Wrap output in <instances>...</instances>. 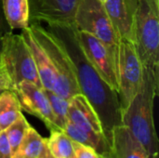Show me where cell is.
<instances>
[{"mask_svg": "<svg viewBox=\"0 0 159 158\" xmlns=\"http://www.w3.org/2000/svg\"><path fill=\"white\" fill-rule=\"evenodd\" d=\"M42 24L55 36L67 53L80 92L97 114L102 133L112 146L113 131L122 125V106L117 92L104 81L87 58L74 24Z\"/></svg>", "mask_w": 159, "mask_h": 158, "instance_id": "1", "label": "cell"}, {"mask_svg": "<svg viewBox=\"0 0 159 158\" xmlns=\"http://www.w3.org/2000/svg\"><path fill=\"white\" fill-rule=\"evenodd\" d=\"M159 78L143 68V78L138 93L122 110V125L142 143L150 158H157L158 140L154 123V100L157 96Z\"/></svg>", "mask_w": 159, "mask_h": 158, "instance_id": "2", "label": "cell"}, {"mask_svg": "<svg viewBox=\"0 0 159 158\" xmlns=\"http://www.w3.org/2000/svg\"><path fill=\"white\" fill-rule=\"evenodd\" d=\"M134 44L143 67L159 78L158 0H138Z\"/></svg>", "mask_w": 159, "mask_h": 158, "instance_id": "3", "label": "cell"}, {"mask_svg": "<svg viewBox=\"0 0 159 158\" xmlns=\"http://www.w3.org/2000/svg\"><path fill=\"white\" fill-rule=\"evenodd\" d=\"M0 63L10 80L11 89L22 81L42 88L34 57L21 34L7 32L2 35Z\"/></svg>", "mask_w": 159, "mask_h": 158, "instance_id": "4", "label": "cell"}, {"mask_svg": "<svg viewBox=\"0 0 159 158\" xmlns=\"http://www.w3.org/2000/svg\"><path fill=\"white\" fill-rule=\"evenodd\" d=\"M74 25L78 31L89 33L101 40L116 61L120 37L101 1L80 0L75 11Z\"/></svg>", "mask_w": 159, "mask_h": 158, "instance_id": "5", "label": "cell"}, {"mask_svg": "<svg viewBox=\"0 0 159 158\" xmlns=\"http://www.w3.org/2000/svg\"><path fill=\"white\" fill-rule=\"evenodd\" d=\"M29 28L39 45L49 57L58 73L61 88V97L71 100L76 94L81 93L75 79L73 64L62 46L42 23L35 21L30 22Z\"/></svg>", "mask_w": 159, "mask_h": 158, "instance_id": "6", "label": "cell"}, {"mask_svg": "<svg viewBox=\"0 0 159 158\" xmlns=\"http://www.w3.org/2000/svg\"><path fill=\"white\" fill-rule=\"evenodd\" d=\"M116 64L118 96L123 110L138 93L143 78V67L134 42L119 39Z\"/></svg>", "mask_w": 159, "mask_h": 158, "instance_id": "7", "label": "cell"}, {"mask_svg": "<svg viewBox=\"0 0 159 158\" xmlns=\"http://www.w3.org/2000/svg\"><path fill=\"white\" fill-rule=\"evenodd\" d=\"M79 43L94 68L104 81L118 94L116 60L107 47L92 34L76 29Z\"/></svg>", "mask_w": 159, "mask_h": 158, "instance_id": "8", "label": "cell"}, {"mask_svg": "<svg viewBox=\"0 0 159 158\" xmlns=\"http://www.w3.org/2000/svg\"><path fill=\"white\" fill-rule=\"evenodd\" d=\"M12 90L20 102L21 110L39 118L50 131L58 129L49 102L42 88L29 81H22Z\"/></svg>", "mask_w": 159, "mask_h": 158, "instance_id": "9", "label": "cell"}, {"mask_svg": "<svg viewBox=\"0 0 159 158\" xmlns=\"http://www.w3.org/2000/svg\"><path fill=\"white\" fill-rule=\"evenodd\" d=\"M30 22L74 24L80 0H28ZM29 22V23H30Z\"/></svg>", "mask_w": 159, "mask_h": 158, "instance_id": "10", "label": "cell"}, {"mask_svg": "<svg viewBox=\"0 0 159 158\" xmlns=\"http://www.w3.org/2000/svg\"><path fill=\"white\" fill-rule=\"evenodd\" d=\"M20 34L25 40L34 57L42 88L44 89L53 91L58 95L61 96L60 78L49 57L42 48V47L39 45V43L32 34L29 27L22 29Z\"/></svg>", "mask_w": 159, "mask_h": 158, "instance_id": "11", "label": "cell"}, {"mask_svg": "<svg viewBox=\"0 0 159 158\" xmlns=\"http://www.w3.org/2000/svg\"><path fill=\"white\" fill-rule=\"evenodd\" d=\"M103 5L119 37L134 42L138 0H106Z\"/></svg>", "mask_w": 159, "mask_h": 158, "instance_id": "12", "label": "cell"}, {"mask_svg": "<svg viewBox=\"0 0 159 158\" xmlns=\"http://www.w3.org/2000/svg\"><path fill=\"white\" fill-rule=\"evenodd\" d=\"M68 120L83 130L102 133V125L97 114L86 97L81 93L76 94L70 100Z\"/></svg>", "mask_w": 159, "mask_h": 158, "instance_id": "13", "label": "cell"}, {"mask_svg": "<svg viewBox=\"0 0 159 158\" xmlns=\"http://www.w3.org/2000/svg\"><path fill=\"white\" fill-rule=\"evenodd\" d=\"M112 150L114 158H150L142 143L123 125L113 131Z\"/></svg>", "mask_w": 159, "mask_h": 158, "instance_id": "14", "label": "cell"}, {"mask_svg": "<svg viewBox=\"0 0 159 158\" xmlns=\"http://www.w3.org/2000/svg\"><path fill=\"white\" fill-rule=\"evenodd\" d=\"M63 132L73 141L92 148L100 158H114L112 146L103 133L89 132L81 129L68 120Z\"/></svg>", "mask_w": 159, "mask_h": 158, "instance_id": "15", "label": "cell"}, {"mask_svg": "<svg viewBox=\"0 0 159 158\" xmlns=\"http://www.w3.org/2000/svg\"><path fill=\"white\" fill-rule=\"evenodd\" d=\"M3 12L10 29L29 27L30 10L28 0H2Z\"/></svg>", "mask_w": 159, "mask_h": 158, "instance_id": "16", "label": "cell"}, {"mask_svg": "<svg viewBox=\"0 0 159 158\" xmlns=\"http://www.w3.org/2000/svg\"><path fill=\"white\" fill-rule=\"evenodd\" d=\"M45 147L46 139L30 127L17 150L13 153L12 158H40Z\"/></svg>", "mask_w": 159, "mask_h": 158, "instance_id": "17", "label": "cell"}, {"mask_svg": "<svg viewBox=\"0 0 159 158\" xmlns=\"http://www.w3.org/2000/svg\"><path fill=\"white\" fill-rule=\"evenodd\" d=\"M21 114L20 102L12 89H6L0 95V128L5 130Z\"/></svg>", "mask_w": 159, "mask_h": 158, "instance_id": "18", "label": "cell"}, {"mask_svg": "<svg viewBox=\"0 0 159 158\" xmlns=\"http://www.w3.org/2000/svg\"><path fill=\"white\" fill-rule=\"evenodd\" d=\"M46 145L49 153L55 158L75 157L73 142L61 130H51L48 139H46Z\"/></svg>", "mask_w": 159, "mask_h": 158, "instance_id": "19", "label": "cell"}, {"mask_svg": "<svg viewBox=\"0 0 159 158\" xmlns=\"http://www.w3.org/2000/svg\"><path fill=\"white\" fill-rule=\"evenodd\" d=\"M43 90L49 102L51 111L55 118L56 127L59 130L63 131L68 122V107L70 100L65 99L53 91L44 88Z\"/></svg>", "mask_w": 159, "mask_h": 158, "instance_id": "20", "label": "cell"}, {"mask_svg": "<svg viewBox=\"0 0 159 158\" xmlns=\"http://www.w3.org/2000/svg\"><path fill=\"white\" fill-rule=\"evenodd\" d=\"M30 127H31L30 124L28 123L27 119L21 113L20 115V116L10 126H8L4 130L6 133V136L7 138L8 143L10 145L12 155L17 150L19 144L22 141L23 137L25 136V134Z\"/></svg>", "mask_w": 159, "mask_h": 158, "instance_id": "21", "label": "cell"}, {"mask_svg": "<svg viewBox=\"0 0 159 158\" xmlns=\"http://www.w3.org/2000/svg\"><path fill=\"white\" fill-rule=\"evenodd\" d=\"M73 149L75 158H100L99 155L92 148L81 143L73 142Z\"/></svg>", "mask_w": 159, "mask_h": 158, "instance_id": "22", "label": "cell"}, {"mask_svg": "<svg viewBox=\"0 0 159 158\" xmlns=\"http://www.w3.org/2000/svg\"><path fill=\"white\" fill-rule=\"evenodd\" d=\"M0 158H12V151L4 130L0 133Z\"/></svg>", "mask_w": 159, "mask_h": 158, "instance_id": "23", "label": "cell"}, {"mask_svg": "<svg viewBox=\"0 0 159 158\" xmlns=\"http://www.w3.org/2000/svg\"><path fill=\"white\" fill-rule=\"evenodd\" d=\"M0 88L11 89L10 80L7 76V74L4 66L1 63H0Z\"/></svg>", "mask_w": 159, "mask_h": 158, "instance_id": "24", "label": "cell"}, {"mask_svg": "<svg viewBox=\"0 0 159 158\" xmlns=\"http://www.w3.org/2000/svg\"><path fill=\"white\" fill-rule=\"evenodd\" d=\"M40 158H55V157H54L50 153H49V151L48 150L47 145H46V147H45L44 151L42 152V154H41V156H40Z\"/></svg>", "mask_w": 159, "mask_h": 158, "instance_id": "25", "label": "cell"}, {"mask_svg": "<svg viewBox=\"0 0 159 158\" xmlns=\"http://www.w3.org/2000/svg\"><path fill=\"white\" fill-rule=\"evenodd\" d=\"M1 47H2V34H0V54H1Z\"/></svg>", "mask_w": 159, "mask_h": 158, "instance_id": "26", "label": "cell"}, {"mask_svg": "<svg viewBox=\"0 0 159 158\" xmlns=\"http://www.w3.org/2000/svg\"><path fill=\"white\" fill-rule=\"evenodd\" d=\"M4 90H6V89H4V88H0V95L2 94V92H3Z\"/></svg>", "mask_w": 159, "mask_h": 158, "instance_id": "27", "label": "cell"}, {"mask_svg": "<svg viewBox=\"0 0 159 158\" xmlns=\"http://www.w3.org/2000/svg\"><path fill=\"white\" fill-rule=\"evenodd\" d=\"M99 1H101V2H102V4H104V3H105V1H106V0H99Z\"/></svg>", "mask_w": 159, "mask_h": 158, "instance_id": "28", "label": "cell"}, {"mask_svg": "<svg viewBox=\"0 0 159 158\" xmlns=\"http://www.w3.org/2000/svg\"><path fill=\"white\" fill-rule=\"evenodd\" d=\"M1 131H2V129H1V128H0V133H1Z\"/></svg>", "mask_w": 159, "mask_h": 158, "instance_id": "29", "label": "cell"}, {"mask_svg": "<svg viewBox=\"0 0 159 158\" xmlns=\"http://www.w3.org/2000/svg\"><path fill=\"white\" fill-rule=\"evenodd\" d=\"M158 1H159V0H158Z\"/></svg>", "mask_w": 159, "mask_h": 158, "instance_id": "30", "label": "cell"}, {"mask_svg": "<svg viewBox=\"0 0 159 158\" xmlns=\"http://www.w3.org/2000/svg\"><path fill=\"white\" fill-rule=\"evenodd\" d=\"M74 158H75V157H74Z\"/></svg>", "mask_w": 159, "mask_h": 158, "instance_id": "31", "label": "cell"}]
</instances>
